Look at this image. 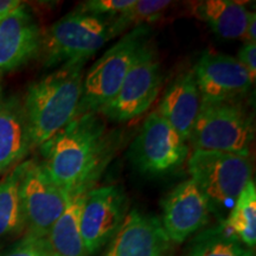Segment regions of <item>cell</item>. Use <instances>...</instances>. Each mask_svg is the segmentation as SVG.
<instances>
[{"label": "cell", "instance_id": "obj_11", "mask_svg": "<svg viewBox=\"0 0 256 256\" xmlns=\"http://www.w3.org/2000/svg\"><path fill=\"white\" fill-rule=\"evenodd\" d=\"M202 102L241 101L252 84L236 57L204 51L194 69Z\"/></svg>", "mask_w": 256, "mask_h": 256}, {"label": "cell", "instance_id": "obj_13", "mask_svg": "<svg viewBox=\"0 0 256 256\" xmlns=\"http://www.w3.org/2000/svg\"><path fill=\"white\" fill-rule=\"evenodd\" d=\"M170 247L158 217L134 209L124 217L104 256H166Z\"/></svg>", "mask_w": 256, "mask_h": 256}, {"label": "cell", "instance_id": "obj_19", "mask_svg": "<svg viewBox=\"0 0 256 256\" xmlns=\"http://www.w3.org/2000/svg\"><path fill=\"white\" fill-rule=\"evenodd\" d=\"M24 162L0 178V246L18 238L25 232L19 200V184Z\"/></svg>", "mask_w": 256, "mask_h": 256}, {"label": "cell", "instance_id": "obj_17", "mask_svg": "<svg viewBox=\"0 0 256 256\" xmlns=\"http://www.w3.org/2000/svg\"><path fill=\"white\" fill-rule=\"evenodd\" d=\"M94 185H82L69 194L66 209L46 236L49 256H88L81 235V216L88 191Z\"/></svg>", "mask_w": 256, "mask_h": 256}, {"label": "cell", "instance_id": "obj_27", "mask_svg": "<svg viewBox=\"0 0 256 256\" xmlns=\"http://www.w3.org/2000/svg\"><path fill=\"white\" fill-rule=\"evenodd\" d=\"M242 40L244 43H256V16L254 12L249 14L248 23Z\"/></svg>", "mask_w": 256, "mask_h": 256}, {"label": "cell", "instance_id": "obj_1", "mask_svg": "<svg viewBox=\"0 0 256 256\" xmlns=\"http://www.w3.org/2000/svg\"><path fill=\"white\" fill-rule=\"evenodd\" d=\"M38 148L48 174L69 194L82 185L96 184L110 159L106 124L95 113L75 118Z\"/></svg>", "mask_w": 256, "mask_h": 256}, {"label": "cell", "instance_id": "obj_5", "mask_svg": "<svg viewBox=\"0 0 256 256\" xmlns=\"http://www.w3.org/2000/svg\"><path fill=\"white\" fill-rule=\"evenodd\" d=\"M254 136V119L241 101L202 102L188 142L194 150L249 156Z\"/></svg>", "mask_w": 256, "mask_h": 256}, {"label": "cell", "instance_id": "obj_15", "mask_svg": "<svg viewBox=\"0 0 256 256\" xmlns=\"http://www.w3.org/2000/svg\"><path fill=\"white\" fill-rule=\"evenodd\" d=\"M32 148L23 100L0 90V178L22 164Z\"/></svg>", "mask_w": 256, "mask_h": 256}, {"label": "cell", "instance_id": "obj_3", "mask_svg": "<svg viewBox=\"0 0 256 256\" xmlns=\"http://www.w3.org/2000/svg\"><path fill=\"white\" fill-rule=\"evenodd\" d=\"M112 38L110 19L75 10L42 32L38 56L46 66L86 63Z\"/></svg>", "mask_w": 256, "mask_h": 256}, {"label": "cell", "instance_id": "obj_7", "mask_svg": "<svg viewBox=\"0 0 256 256\" xmlns=\"http://www.w3.org/2000/svg\"><path fill=\"white\" fill-rule=\"evenodd\" d=\"M68 198L69 192L50 178L40 160H25L19 184V200L28 235L46 238L66 209Z\"/></svg>", "mask_w": 256, "mask_h": 256}, {"label": "cell", "instance_id": "obj_12", "mask_svg": "<svg viewBox=\"0 0 256 256\" xmlns=\"http://www.w3.org/2000/svg\"><path fill=\"white\" fill-rule=\"evenodd\" d=\"M211 209L192 179L178 184L162 203V228L171 243L180 244L208 224Z\"/></svg>", "mask_w": 256, "mask_h": 256}, {"label": "cell", "instance_id": "obj_23", "mask_svg": "<svg viewBox=\"0 0 256 256\" xmlns=\"http://www.w3.org/2000/svg\"><path fill=\"white\" fill-rule=\"evenodd\" d=\"M134 2L136 0H88L80 4L76 10L96 17L112 19L130 8Z\"/></svg>", "mask_w": 256, "mask_h": 256}, {"label": "cell", "instance_id": "obj_14", "mask_svg": "<svg viewBox=\"0 0 256 256\" xmlns=\"http://www.w3.org/2000/svg\"><path fill=\"white\" fill-rule=\"evenodd\" d=\"M42 31L26 6L0 20V74L20 68L38 56Z\"/></svg>", "mask_w": 256, "mask_h": 256}, {"label": "cell", "instance_id": "obj_8", "mask_svg": "<svg viewBox=\"0 0 256 256\" xmlns=\"http://www.w3.org/2000/svg\"><path fill=\"white\" fill-rule=\"evenodd\" d=\"M164 75L156 52L150 46L128 72L119 92L98 114L113 122H128L146 113L162 90Z\"/></svg>", "mask_w": 256, "mask_h": 256}, {"label": "cell", "instance_id": "obj_20", "mask_svg": "<svg viewBox=\"0 0 256 256\" xmlns=\"http://www.w3.org/2000/svg\"><path fill=\"white\" fill-rule=\"evenodd\" d=\"M224 228L236 236L246 247L256 244V185L254 178L248 182L232 208Z\"/></svg>", "mask_w": 256, "mask_h": 256}, {"label": "cell", "instance_id": "obj_4", "mask_svg": "<svg viewBox=\"0 0 256 256\" xmlns=\"http://www.w3.org/2000/svg\"><path fill=\"white\" fill-rule=\"evenodd\" d=\"M150 28L140 26L128 31L92 64L84 75L82 98L76 118L87 113L98 114L119 92L128 72L148 46Z\"/></svg>", "mask_w": 256, "mask_h": 256}, {"label": "cell", "instance_id": "obj_2", "mask_svg": "<svg viewBox=\"0 0 256 256\" xmlns=\"http://www.w3.org/2000/svg\"><path fill=\"white\" fill-rule=\"evenodd\" d=\"M84 64L66 63L28 86L23 104L34 148L76 118L82 98Z\"/></svg>", "mask_w": 256, "mask_h": 256}, {"label": "cell", "instance_id": "obj_6", "mask_svg": "<svg viewBox=\"0 0 256 256\" xmlns=\"http://www.w3.org/2000/svg\"><path fill=\"white\" fill-rule=\"evenodd\" d=\"M188 172L206 197L211 212L232 208L252 179L249 156L206 150H194L188 156Z\"/></svg>", "mask_w": 256, "mask_h": 256}, {"label": "cell", "instance_id": "obj_21", "mask_svg": "<svg viewBox=\"0 0 256 256\" xmlns=\"http://www.w3.org/2000/svg\"><path fill=\"white\" fill-rule=\"evenodd\" d=\"M171 4L172 2L166 0H136L130 8L110 19L112 37L114 38L128 30L154 23L164 16Z\"/></svg>", "mask_w": 256, "mask_h": 256}, {"label": "cell", "instance_id": "obj_25", "mask_svg": "<svg viewBox=\"0 0 256 256\" xmlns=\"http://www.w3.org/2000/svg\"><path fill=\"white\" fill-rule=\"evenodd\" d=\"M236 60L247 70L252 82H255L256 78V43H244L240 48Z\"/></svg>", "mask_w": 256, "mask_h": 256}, {"label": "cell", "instance_id": "obj_10", "mask_svg": "<svg viewBox=\"0 0 256 256\" xmlns=\"http://www.w3.org/2000/svg\"><path fill=\"white\" fill-rule=\"evenodd\" d=\"M127 215V198L115 185L92 188L82 210L81 235L88 255L104 248Z\"/></svg>", "mask_w": 256, "mask_h": 256}, {"label": "cell", "instance_id": "obj_16", "mask_svg": "<svg viewBox=\"0 0 256 256\" xmlns=\"http://www.w3.org/2000/svg\"><path fill=\"white\" fill-rule=\"evenodd\" d=\"M200 104L194 72L188 70L179 74L166 88L156 112L185 142H188Z\"/></svg>", "mask_w": 256, "mask_h": 256}, {"label": "cell", "instance_id": "obj_9", "mask_svg": "<svg viewBox=\"0 0 256 256\" xmlns=\"http://www.w3.org/2000/svg\"><path fill=\"white\" fill-rule=\"evenodd\" d=\"M128 156L142 174H165L186 162L188 146L154 110L144 121L139 134L130 145Z\"/></svg>", "mask_w": 256, "mask_h": 256}, {"label": "cell", "instance_id": "obj_26", "mask_svg": "<svg viewBox=\"0 0 256 256\" xmlns=\"http://www.w3.org/2000/svg\"><path fill=\"white\" fill-rule=\"evenodd\" d=\"M23 5L24 2L20 0H0V20L8 17Z\"/></svg>", "mask_w": 256, "mask_h": 256}, {"label": "cell", "instance_id": "obj_18", "mask_svg": "<svg viewBox=\"0 0 256 256\" xmlns=\"http://www.w3.org/2000/svg\"><path fill=\"white\" fill-rule=\"evenodd\" d=\"M249 14L244 5L232 0H204L192 5V14L226 40H242Z\"/></svg>", "mask_w": 256, "mask_h": 256}, {"label": "cell", "instance_id": "obj_22", "mask_svg": "<svg viewBox=\"0 0 256 256\" xmlns=\"http://www.w3.org/2000/svg\"><path fill=\"white\" fill-rule=\"evenodd\" d=\"M188 256H254V252L222 226L200 235Z\"/></svg>", "mask_w": 256, "mask_h": 256}, {"label": "cell", "instance_id": "obj_24", "mask_svg": "<svg viewBox=\"0 0 256 256\" xmlns=\"http://www.w3.org/2000/svg\"><path fill=\"white\" fill-rule=\"evenodd\" d=\"M0 256H49V247L46 238L25 234L23 238L0 252Z\"/></svg>", "mask_w": 256, "mask_h": 256}]
</instances>
